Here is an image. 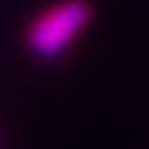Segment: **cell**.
Segmentation results:
<instances>
[{
    "label": "cell",
    "instance_id": "1",
    "mask_svg": "<svg viewBox=\"0 0 149 149\" xmlns=\"http://www.w3.org/2000/svg\"><path fill=\"white\" fill-rule=\"evenodd\" d=\"M94 17L89 0H60L41 10L24 34V46L39 63H55L68 53Z\"/></svg>",
    "mask_w": 149,
    "mask_h": 149
}]
</instances>
